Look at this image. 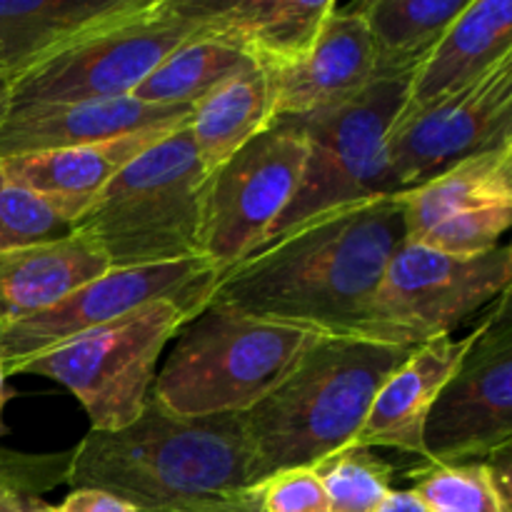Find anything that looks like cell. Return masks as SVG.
<instances>
[{"instance_id": "obj_33", "label": "cell", "mask_w": 512, "mask_h": 512, "mask_svg": "<svg viewBox=\"0 0 512 512\" xmlns=\"http://www.w3.org/2000/svg\"><path fill=\"white\" fill-rule=\"evenodd\" d=\"M378 512H428L408 490H393V493L385 498V503L380 505Z\"/></svg>"}, {"instance_id": "obj_7", "label": "cell", "mask_w": 512, "mask_h": 512, "mask_svg": "<svg viewBox=\"0 0 512 512\" xmlns=\"http://www.w3.org/2000/svg\"><path fill=\"white\" fill-rule=\"evenodd\" d=\"M408 85L410 75L373 80L348 103L298 118L305 135L303 175L263 245L345 205L390 195L385 138L403 110Z\"/></svg>"}, {"instance_id": "obj_14", "label": "cell", "mask_w": 512, "mask_h": 512, "mask_svg": "<svg viewBox=\"0 0 512 512\" xmlns=\"http://www.w3.org/2000/svg\"><path fill=\"white\" fill-rule=\"evenodd\" d=\"M193 108L148 105L135 98L10 105L0 123V160L103 143L150 128L188 123Z\"/></svg>"}, {"instance_id": "obj_28", "label": "cell", "mask_w": 512, "mask_h": 512, "mask_svg": "<svg viewBox=\"0 0 512 512\" xmlns=\"http://www.w3.org/2000/svg\"><path fill=\"white\" fill-rule=\"evenodd\" d=\"M70 233L73 225L60 215L55 205L10 183L0 170V253L58 240Z\"/></svg>"}, {"instance_id": "obj_29", "label": "cell", "mask_w": 512, "mask_h": 512, "mask_svg": "<svg viewBox=\"0 0 512 512\" xmlns=\"http://www.w3.org/2000/svg\"><path fill=\"white\" fill-rule=\"evenodd\" d=\"M70 453L18 455L0 450V512H50L43 495L68 483Z\"/></svg>"}, {"instance_id": "obj_5", "label": "cell", "mask_w": 512, "mask_h": 512, "mask_svg": "<svg viewBox=\"0 0 512 512\" xmlns=\"http://www.w3.org/2000/svg\"><path fill=\"white\" fill-rule=\"evenodd\" d=\"M205 178L185 123L125 165L73 230L103 250L110 268L195 258Z\"/></svg>"}, {"instance_id": "obj_4", "label": "cell", "mask_w": 512, "mask_h": 512, "mask_svg": "<svg viewBox=\"0 0 512 512\" xmlns=\"http://www.w3.org/2000/svg\"><path fill=\"white\" fill-rule=\"evenodd\" d=\"M318 330L205 305L175 335L150 403L175 418L248 413L295 368ZM328 335V333H325Z\"/></svg>"}, {"instance_id": "obj_26", "label": "cell", "mask_w": 512, "mask_h": 512, "mask_svg": "<svg viewBox=\"0 0 512 512\" xmlns=\"http://www.w3.org/2000/svg\"><path fill=\"white\" fill-rule=\"evenodd\" d=\"M405 478L408 493L428 512H512L510 445L470 463L420 460Z\"/></svg>"}, {"instance_id": "obj_9", "label": "cell", "mask_w": 512, "mask_h": 512, "mask_svg": "<svg viewBox=\"0 0 512 512\" xmlns=\"http://www.w3.org/2000/svg\"><path fill=\"white\" fill-rule=\"evenodd\" d=\"M510 280V245L458 258L405 240L380 278L358 335L393 345H423L453 335L510 290Z\"/></svg>"}, {"instance_id": "obj_12", "label": "cell", "mask_w": 512, "mask_h": 512, "mask_svg": "<svg viewBox=\"0 0 512 512\" xmlns=\"http://www.w3.org/2000/svg\"><path fill=\"white\" fill-rule=\"evenodd\" d=\"M220 275V268L200 255L173 263L108 270L73 290L53 308L0 328V360L5 375H15L20 365L53 345L123 318L155 300H173L195 318L208 305Z\"/></svg>"}, {"instance_id": "obj_2", "label": "cell", "mask_w": 512, "mask_h": 512, "mask_svg": "<svg viewBox=\"0 0 512 512\" xmlns=\"http://www.w3.org/2000/svg\"><path fill=\"white\" fill-rule=\"evenodd\" d=\"M68 483L138 512H258L253 450L238 413L175 418L148 400L128 428L90 430L70 450Z\"/></svg>"}, {"instance_id": "obj_31", "label": "cell", "mask_w": 512, "mask_h": 512, "mask_svg": "<svg viewBox=\"0 0 512 512\" xmlns=\"http://www.w3.org/2000/svg\"><path fill=\"white\" fill-rule=\"evenodd\" d=\"M258 512H330L328 495L315 468L275 473L255 488Z\"/></svg>"}, {"instance_id": "obj_22", "label": "cell", "mask_w": 512, "mask_h": 512, "mask_svg": "<svg viewBox=\"0 0 512 512\" xmlns=\"http://www.w3.org/2000/svg\"><path fill=\"white\" fill-rule=\"evenodd\" d=\"M400 203L408 243L455 215L512 205V143L460 160L428 183L400 195Z\"/></svg>"}, {"instance_id": "obj_8", "label": "cell", "mask_w": 512, "mask_h": 512, "mask_svg": "<svg viewBox=\"0 0 512 512\" xmlns=\"http://www.w3.org/2000/svg\"><path fill=\"white\" fill-rule=\"evenodd\" d=\"M200 23L178 0H140L133 10L88 30L10 83V105L130 98L135 88Z\"/></svg>"}, {"instance_id": "obj_6", "label": "cell", "mask_w": 512, "mask_h": 512, "mask_svg": "<svg viewBox=\"0 0 512 512\" xmlns=\"http://www.w3.org/2000/svg\"><path fill=\"white\" fill-rule=\"evenodd\" d=\"M193 315L173 300H155L100 328L53 345L15 375H40L68 388L90 418V430L113 433L143 415L165 345Z\"/></svg>"}, {"instance_id": "obj_13", "label": "cell", "mask_w": 512, "mask_h": 512, "mask_svg": "<svg viewBox=\"0 0 512 512\" xmlns=\"http://www.w3.org/2000/svg\"><path fill=\"white\" fill-rule=\"evenodd\" d=\"M512 443V315L505 290L473 330L423 428V460L470 463Z\"/></svg>"}, {"instance_id": "obj_21", "label": "cell", "mask_w": 512, "mask_h": 512, "mask_svg": "<svg viewBox=\"0 0 512 512\" xmlns=\"http://www.w3.org/2000/svg\"><path fill=\"white\" fill-rule=\"evenodd\" d=\"M140 0H0V73L13 83Z\"/></svg>"}, {"instance_id": "obj_27", "label": "cell", "mask_w": 512, "mask_h": 512, "mask_svg": "<svg viewBox=\"0 0 512 512\" xmlns=\"http://www.w3.org/2000/svg\"><path fill=\"white\" fill-rule=\"evenodd\" d=\"M313 468L328 495L330 512H378L393 493L395 468L370 448L348 445Z\"/></svg>"}, {"instance_id": "obj_15", "label": "cell", "mask_w": 512, "mask_h": 512, "mask_svg": "<svg viewBox=\"0 0 512 512\" xmlns=\"http://www.w3.org/2000/svg\"><path fill=\"white\" fill-rule=\"evenodd\" d=\"M373 43L363 18L335 8L313 48L290 68L270 75L275 118H303L348 103L373 83Z\"/></svg>"}, {"instance_id": "obj_18", "label": "cell", "mask_w": 512, "mask_h": 512, "mask_svg": "<svg viewBox=\"0 0 512 512\" xmlns=\"http://www.w3.org/2000/svg\"><path fill=\"white\" fill-rule=\"evenodd\" d=\"M175 128L180 125L140 130L123 138L78 145V148L20 155V158L0 160V170L10 183L45 198L70 225H75V220L88 210V205L125 165L133 163L140 153H145L150 145L163 140Z\"/></svg>"}, {"instance_id": "obj_24", "label": "cell", "mask_w": 512, "mask_h": 512, "mask_svg": "<svg viewBox=\"0 0 512 512\" xmlns=\"http://www.w3.org/2000/svg\"><path fill=\"white\" fill-rule=\"evenodd\" d=\"M273 120V83L263 68L248 70L205 95L188 120L205 173L233 158Z\"/></svg>"}, {"instance_id": "obj_16", "label": "cell", "mask_w": 512, "mask_h": 512, "mask_svg": "<svg viewBox=\"0 0 512 512\" xmlns=\"http://www.w3.org/2000/svg\"><path fill=\"white\" fill-rule=\"evenodd\" d=\"M210 35L238 48L268 73L290 68L315 45L333 0H178Z\"/></svg>"}, {"instance_id": "obj_17", "label": "cell", "mask_w": 512, "mask_h": 512, "mask_svg": "<svg viewBox=\"0 0 512 512\" xmlns=\"http://www.w3.org/2000/svg\"><path fill=\"white\" fill-rule=\"evenodd\" d=\"M470 345H473V333L465 338L443 335L415 345L408 360L378 390L355 445L370 450H400L423 460L425 420Z\"/></svg>"}, {"instance_id": "obj_19", "label": "cell", "mask_w": 512, "mask_h": 512, "mask_svg": "<svg viewBox=\"0 0 512 512\" xmlns=\"http://www.w3.org/2000/svg\"><path fill=\"white\" fill-rule=\"evenodd\" d=\"M103 250L83 233L0 253V328L53 308L108 273Z\"/></svg>"}, {"instance_id": "obj_25", "label": "cell", "mask_w": 512, "mask_h": 512, "mask_svg": "<svg viewBox=\"0 0 512 512\" xmlns=\"http://www.w3.org/2000/svg\"><path fill=\"white\" fill-rule=\"evenodd\" d=\"M258 65L233 48L230 43L200 30L198 35L175 48L130 98L148 105H168V108H193L195 103L213 93L228 80L255 70Z\"/></svg>"}, {"instance_id": "obj_1", "label": "cell", "mask_w": 512, "mask_h": 512, "mask_svg": "<svg viewBox=\"0 0 512 512\" xmlns=\"http://www.w3.org/2000/svg\"><path fill=\"white\" fill-rule=\"evenodd\" d=\"M400 195L345 205L298 225L225 270L208 305L328 335H358L395 250Z\"/></svg>"}, {"instance_id": "obj_10", "label": "cell", "mask_w": 512, "mask_h": 512, "mask_svg": "<svg viewBox=\"0 0 512 512\" xmlns=\"http://www.w3.org/2000/svg\"><path fill=\"white\" fill-rule=\"evenodd\" d=\"M305 135L298 118H275L208 173L200 213V258L220 273L263 248L300 183Z\"/></svg>"}, {"instance_id": "obj_34", "label": "cell", "mask_w": 512, "mask_h": 512, "mask_svg": "<svg viewBox=\"0 0 512 512\" xmlns=\"http://www.w3.org/2000/svg\"><path fill=\"white\" fill-rule=\"evenodd\" d=\"M10 108V80L5 75H0V123L5 120Z\"/></svg>"}, {"instance_id": "obj_20", "label": "cell", "mask_w": 512, "mask_h": 512, "mask_svg": "<svg viewBox=\"0 0 512 512\" xmlns=\"http://www.w3.org/2000/svg\"><path fill=\"white\" fill-rule=\"evenodd\" d=\"M512 53L510 0H470L433 53L410 75L403 110H418L488 73Z\"/></svg>"}, {"instance_id": "obj_30", "label": "cell", "mask_w": 512, "mask_h": 512, "mask_svg": "<svg viewBox=\"0 0 512 512\" xmlns=\"http://www.w3.org/2000/svg\"><path fill=\"white\" fill-rule=\"evenodd\" d=\"M510 225L512 205L473 210V213L455 215V218L443 220L435 228L425 230L415 240V245H423V248L438 250L445 255L470 258V255H483L498 248V240L508 233Z\"/></svg>"}, {"instance_id": "obj_35", "label": "cell", "mask_w": 512, "mask_h": 512, "mask_svg": "<svg viewBox=\"0 0 512 512\" xmlns=\"http://www.w3.org/2000/svg\"><path fill=\"white\" fill-rule=\"evenodd\" d=\"M5 380H8V375H5L3 360H0V430H3V408H5V400H8V388H5Z\"/></svg>"}, {"instance_id": "obj_3", "label": "cell", "mask_w": 512, "mask_h": 512, "mask_svg": "<svg viewBox=\"0 0 512 512\" xmlns=\"http://www.w3.org/2000/svg\"><path fill=\"white\" fill-rule=\"evenodd\" d=\"M413 348L365 335H318L283 383L243 413L255 488L355 445L375 395Z\"/></svg>"}, {"instance_id": "obj_32", "label": "cell", "mask_w": 512, "mask_h": 512, "mask_svg": "<svg viewBox=\"0 0 512 512\" xmlns=\"http://www.w3.org/2000/svg\"><path fill=\"white\" fill-rule=\"evenodd\" d=\"M50 512H138L133 505L103 493V490L73 488V493L65 495L60 505H50Z\"/></svg>"}, {"instance_id": "obj_11", "label": "cell", "mask_w": 512, "mask_h": 512, "mask_svg": "<svg viewBox=\"0 0 512 512\" xmlns=\"http://www.w3.org/2000/svg\"><path fill=\"white\" fill-rule=\"evenodd\" d=\"M505 143H512V53L465 88L418 110H400L385 138L390 195Z\"/></svg>"}, {"instance_id": "obj_23", "label": "cell", "mask_w": 512, "mask_h": 512, "mask_svg": "<svg viewBox=\"0 0 512 512\" xmlns=\"http://www.w3.org/2000/svg\"><path fill=\"white\" fill-rule=\"evenodd\" d=\"M470 0H365L355 5L373 43V80L413 75Z\"/></svg>"}]
</instances>
